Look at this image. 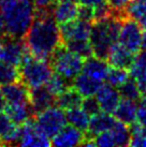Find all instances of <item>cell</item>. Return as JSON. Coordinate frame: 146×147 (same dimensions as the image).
Wrapping results in <instances>:
<instances>
[{
    "label": "cell",
    "mask_w": 146,
    "mask_h": 147,
    "mask_svg": "<svg viewBox=\"0 0 146 147\" xmlns=\"http://www.w3.org/2000/svg\"><path fill=\"white\" fill-rule=\"evenodd\" d=\"M95 96L98 101V104L100 106V110L110 114H113V112L122 99L118 88L110 85L107 83L102 84Z\"/></svg>",
    "instance_id": "8fae6325"
},
{
    "label": "cell",
    "mask_w": 146,
    "mask_h": 147,
    "mask_svg": "<svg viewBox=\"0 0 146 147\" xmlns=\"http://www.w3.org/2000/svg\"><path fill=\"white\" fill-rule=\"evenodd\" d=\"M16 81H20L18 68L0 60V85L3 86Z\"/></svg>",
    "instance_id": "4dcf8cb0"
},
{
    "label": "cell",
    "mask_w": 146,
    "mask_h": 147,
    "mask_svg": "<svg viewBox=\"0 0 146 147\" xmlns=\"http://www.w3.org/2000/svg\"><path fill=\"white\" fill-rule=\"evenodd\" d=\"M34 12L30 0H0V40L24 39Z\"/></svg>",
    "instance_id": "7a4b0ae2"
},
{
    "label": "cell",
    "mask_w": 146,
    "mask_h": 147,
    "mask_svg": "<svg viewBox=\"0 0 146 147\" xmlns=\"http://www.w3.org/2000/svg\"><path fill=\"white\" fill-rule=\"evenodd\" d=\"M131 76L137 82L142 98H146V49H142L135 56L131 69Z\"/></svg>",
    "instance_id": "d6986e66"
},
{
    "label": "cell",
    "mask_w": 146,
    "mask_h": 147,
    "mask_svg": "<svg viewBox=\"0 0 146 147\" xmlns=\"http://www.w3.org/2000/svg\"><path fill=\"white\" fill-rule=\"evenodd\" d=\"M78 5L76 1L57 0L52 7V13L58 25L65 24L77 17Z\"/></svg>",
    "instance_id": "2e32d148"
},
{
    "label": "cell",
    "mask_w": 146,
    "mask_h": 147,
    "mask_svg": "<svg viewBox=\"0 0 146 147\" xmlns=\"http://www.w3.org/2000/svg\"><path fill=\"white\" fill-rule=\"evenodd\" d=\"M144 30L141 25L129 17H124L118 33L117 42L131 53L138 55L143 49Z\"/></svg>",
    "instance_id": "52a82bcc"
},
{
    "label": "cell",
    "mask_w": 146,
    "mask_h": 147,
    "mask_svg": "<svg viewBox=\"0 0 146 147\" xmlns=\"http://www.w3.org/2000/svg\"><path fill=\"white\" fill-rule=\"evenodd\" d=\"M129 78L130 74L128 70L119 69V68H115V67H110L104 81L107 84H110V85L118 88L122 84L126 82Z\"/></svg>",
    "instance_id": "f1b7e54d"
},
{
    "label": "cell",
    "mask_w": 146,
    "mask_h": 147,
    "mask_svg": "<svg viewBox=\"0 0 146 147\" xmlns=\"http://www.w3.org/2000/svg\"><path fill=\"white\" fill-rule=\"evenodd\" d=\"M5 105H7V102H5L3 94H2L1 90H0V112H1V111H4V107H5Z\"/></svg>",
    "instance_id": "74e56055"
},
{
    "label": "cell",
    "mask_w": 146,
    "mask_h": 147,
    "mask_svg": "<svg viewBox=\"0 0 146 147\" xmlns=\"http://www.w3.org/2000/svg\"><path fill=\"white\" fill-rule=\"evenodd\" d=\"M52 7L36 8L32 23L24 37L29 53L36 58L47 60L62 43L59 25L53 16Z\"/></svg>",
    "instance_id": "6da1fadb"
},
{
    "label": "cell",
    "mask_w": 146,
    "mask_h": 147,
    "mask_svg": "<svg viewBox=\"0 0 146 147\" xmlns=\"http://www.w3.org/2000/svg\"><path fill=\"white\" fill-rule=\"evenodd\" d=\"M4 112L16 126H20L26 121L32 119L36 115L30 105V102L20 104H7L4 107Z\"/></svg>",
    "instance_id": "44dd1931"
},
{
    "label": "cell",
    "mask_w": 146,
    "mask_h": 147,
    "mask_svg": "<svg viewBox=\"0 0 146 147\" xmlns=\"http://www.w3.org/2000/svg\"><path fill=\"white\" fill-rule=\"evenodd\" d=\"M49 60L55 73L71 82L82 72L84 62V59L81 56L72 53L62 43L54 51Z\"/></svg>",
    "instance_id": "5b68a950"
},
{
    "label": "cell",
    "mask_w": 146,
    "mask_h": 147,
    "mask_svg": "<svg viewBox=\"0 0 146 147\" xmlns=\"http://www.w3.org/2000/svg\"><path fill=\"white\" fill-rule=\"evenodd\" d=\"M116 121H117V119L115 118L114 116H112V114L100 111L97 114L90 116L88 128L86 130L87 134L86 133L85 134L87 136H89V138H93L95 135L113 128V126L115 125Z\"/></svg>",
    "instance_id": "e0dca14e"
},
{
    "label": "cell",
    "mask_w": 146,
    "mask_h": 147,
    "mask_svg": "<svg viewBox=\"0 0 146 147\" xmlns=\"http://www.w3.org/2000/svg\"><path fill=\"white\" fill-rule=\"evenodd\" d=\"M81 107L85 111L89 116L97 114L100 112V106L98 104V101L95 96H90V97H84L82 99Z\"/></svg>",
    "instance_id": "d6a6232c"
},
{
    "label": "cell",
    "mask_w": 146,
    "mask_h": 147,
    "mask_svg": "<svg viewBox=\"0 0 146 147\" xmlns=\"http://www.w3.org/2000/svg\"><path fill=\"white\" fill-rule=\"evenodd\" d=\"M131 132V146L146 147V127L140 125L139 123H133L130 128Z\"/></svg>",
    "instance_id": "1f68e13d"
},
{
    "label": "cell",
    "mask_w": 146,
    "mask_h": 147,
    "mask_svg": "<svg viewBox=\"0 0 146 147\" xmlns=\"http://www.w3.org/2000/svg\"><path fill=\"white\" fill-rule=\"evenodd\" d=\"M102 84H103L102 81L96 80V78L81 72L73 80L72 87L84 98V97L95 96Z\"/></svg>",
    "instance_id": "ffe728a7"
},
{
    "label": "cell",
    "mask_w": 146,
    "mask_h": 147,
    "mask_svg": "<svg viewBox=\"0 0 146 147\" xmlns=\"http://www.w3.org/2000/svg\"><path fill=\"white\" fill-rule=\"evenodd\" d=\"M118 91L122 99H129L133 101H139L142 99V94L139 89L138 84L132 78H129L124 84L119 86Z\"/></svg>",
    "instance_id": "83f0119b"
},
{
    "label": "cell",
    "mask_w": 146,
    "mask_h": 147,
    "mask_svg": "<svg viewBox=\"0 0 146 147\" xmlns=\"http://www.w3.org/2000/svg\"><path fill=\"white\" fill-rule=\"evenodd\" d=\"M77 18L93 23V18H95L93 8L87 7V5H82L81 4V7H78V11H77Z\"/></svg>",
    "instance_id": "e575fe53"
},
{
    "label": "cell",
    "mask_w": 146,
    "mask_h": 147,
    "mask_svg": "<svg viewBox=\"0 0 146 147\" xmlns=\"http://www.w3.org/2000/svg\"><path fill=\"white\" fill-rule=\"evenodd\" d=\"M137 123L146 127V98L140 100V104L137 109Z\"/></svg>",
    "instance_id": "d590c367"
},
{
    "label": "cell",
    "mask_w": 146,
    "mask_h": 147,
    "mask_svg": "<svg viewBox=\"0 0 146 147\" xmlns=\"http://www.w3.org/2000/svg\"><path fill=\"white\" fill-rule=\"evenodd\" d=\"M30 1H32V2H33V1H34V0H30Z\"/></svg>",
    "instance_id": "60d3db41"
},
{
    "label": "cell",
    "mask_w": 146,
    "mask_h": 147,
    "mask_svg": "<svg viewBox=\"0 0 146 147\" xmlns=\"http://www.w3.org/2000/svg\"><path fill=\"white\" fill-rule=\"evenodd\" d=\"M131 0H106V3L109 4L111 10L115 15L125 17V10L128 7Z\"/></svg>",
    "instance_id": "836d02e7"
},
{
    "label": "cell",
    "mask_w": 146,
    "mask_h": 147,
    "mask_svg": "<svg viewBox=\"0 0 146 147\" xmlns=\"http://www.w3.org/2000/svg\"><path fill=\"white\" fill-rule=\"evenodd\" d=\"M91 23L80 18L59 25L61 41L62 43L69 41H80V40H89Z\"/></svg>",
    "instance_id": "ba28073f"
},
{
    "label": "cell",
    "mask_w": 146,
    "mask_h": 147,
    "mask_svg": "<svg viewBox=\"0 0 146 147\" xmlns=\"http://www.w3.org/2000/svg\"><path fill=\"white\" fill-rule=\"evenodd\" d=\"M85 133L71 125H66L51 141V145L58 147H70L82 145Z\"/></svg>",
    "instance_id": "7c38bea8"
},
{
    "label": "cell",
    "mask_w": 146,
    "mask_h": 147,
    "mask_svg": "<svg viewBox=\"0 0 146 147\" xmlns=\"http://www.w3.org/2000/svg\"><path fill=\"white\" fill-rule=\"evenodd\" d=\"M2 41L1 60L18 68L23 57L27 53L24 39H4Z\"/></svg>",
    "instance_id": "30bf717a"
},
{
    "label": "cell",
    "mask_w": 146,
    "mask_h": 147,
    "mask_svg": "<svg viewBox=\"0 0 146 147\" xmlns=\"http://www.w3.org/2000/svg\"><path fill=\"white\" fill-rule=\"evenodd\" d=\"M125 15L146 29V0H131L125 10Z\"/></svg>",
    "instance_id": "d4e9b609"
},
{
    "label": "cell",
    "mask_w": 146,
    "mask_h": 147,
    "mask_svg": "<svg viewBox=\"0 0 146 147\" xmlns=\"http://www.w3.org/2000/svg\"><path fill=\"white\" fill-rule=\"evenodd\" d=\"M0 140L2 145H16L18 140V126L2 111L0 112Z\"/></svg>",
    "instance_id": "7402d4cb"
},
{
    "label": "cell",
    "mask_w": 146,
    "mask_h": 147,
    "mask_svg": "<svg viewBox=\"0 0 146 147\" xmlns=\"http://www.w3.org/2000/svg\"><path fill=\"white\" fill-rule=\"evenodd\" d=\"M65 1H77V0H65Z\"/></svg>",
    "instance_id": "ab89813d"
},
{
    "label": "cell",
    "mask_w": 146,
    "mask_h": 147,
    "mask_svg": "<svg viewBox=\"0 0 146 147\" xmlns=\"http://www.w3.org/2000/svg\"><path fill=\"white\" fill-rule=\"evenodd\" d=\"M122 18L124 17L112 14L106 18L91 23L89 43L93 56L106 60L110 49L118 40Z\"/></svg>",
    "instance_id": "3957f363"
},
{
    "label": "cell",
    "mask_w": 146,
    "mask_h": 147,
    "mask_svg": "<svg viewBox=\"0 0 146 147\" xmlns=\"http://www.w3.org/2000/svg\"><path fill=\"white\" fill-rule=\"evenodd\" d=\"M45 86L54 96L57 97L58 94L64 92L65 90H67L70 87H72V82L65 78L64 76L59 75V74L53 73L52 76L49 78V80L47 81V83L45 84Z\"/></svg>",
    "instance_id": "4316f807"
},
{
    "label": "cell",
    "mask_w": 146,
    "mask_h": 147,
    "mask_svg": "<svg viewBox=\"0 0 146 147\" xmlns=\"http://www.w3.org/2000/svg\"><path fill=\"white\" fill-rule=\"evenodd\" d=\"M29 102L34 114H38L41 111L55 105L56 96H54L45 85L39 86L29 89Z\"/></svg>",
    "instance_id": "5bb4252c"
},
{
    "label": "cell",
    "mask_w": 146,
    "mask_h": 147,
    "mask_svg": "<svg viewBox=\"0 0 146 147\" xmlns=\"http://www.w3.org/2000/svg\"><path fill=\"white\" fill-rule=\"evenodd\" d=\"M7 104H20L29 102V88L20 81L10 83L1 87Z\"/></svg>",
    "instance_id": "9a60e30c"
},
{
    "label": "cell",
    "mask_w": 146,
    "mask_h": 147,
    "mask_svg": "<svg viewBox=\"0 0 146 147\" xmlns=\"http://www.w3.org/2000/svg\"><path fill=\"white\" fill-rule=\"evenodd\" d=\"M20 146H49L51 140L42 134L34 125L33 118L18 126V140Z\"/></svg>",
    "instance_id": "9c48e42d"
},
{
    "label": "cell",
    "mask_w": 146,
    "mask_h": 147,
    "mask_svg": "<svg viewBox=\"0 0 146 147\" xmlns=\"http://www.w3.org/2000/svg\"><path fill=\"white\" fill-rule=\"evenodd\" d=\"M82 97L81 94L77 92L73 87H70L60 94H58L56 97V103L55 105L62 109L64 111L75 107V106H81L82 103Z\"/></svg>",
    "instance_id": "484cf974"
},
{
    "label": "cell",
    "mask_w": 146,
    "mask_h": 147,
    "mask_svg": "<svg viewBox=\"0 0 146 147\" xmlns=\"http://www.w3.org/2000/svg\"><path fill=\"white\" fill-rule=\"evenodd\" d=\"M33 121L38 130L49 140L53 139L67 125L65 111L57 105H53L39 112L33 117Z\"/></svg>",
    "instance_id": "8992f818"
},
{
    "label": "cell",
    "mask_w": 146,
    "mask_h": 147,
    "mask_svg": "<svg viewBox=\"0 0 146 147\" xmlns=\"http://www.w3.org/2000/svg\"><path fill=\"white\" fill-rule=\"evenodd\" d=\"M77 1L82 5H87V7H91V8H95L99 4L106 2V0H77Z\"/></svg>",
    "instance_id": "8d00e7d4"
},
{
    "label": "cell",
    "mask_w": 146,
    "mask_h": 147,
    "mask_svg": "<svg viewBox=\"0 0 146 147\" xmlns=\"http://www.w3.org/2000/svg\"><path fill=\"white\" fill-rule=\"evenodd\" d=\"M110 65L106 62L105 59H101L96 56H89L84 59L82 72L89 75L91 78L104 82L106 73L109 71Z\"/></svg>",
    "instance_id": "ac0fdd59"
},
{
    "label": "cell",
    "mask_w": 146,
    "mask_h": 147,
    "mask_svg": "<svg viewBox=\"0 0 146 147\" xmlns=\"http://www.w3.org/2000/svg\"><path fill=\"white\" fill-rule=\"evenodd\" d=\"M137 109H138L137 101L122 98L113 112L114 117L128 126L132 125L137 120Z\"/></svg>",
    "instance_id": "603a6c76"
},
{
    "label": "cell",
    "mask_w": 146,
    "mask_h": 147,
    "mask_svg": "<svg viewBox=\"0 0 146 147\" xmlns=\"http://www.w3.org/2000/svg\"><path fill=\"white\" fill-rule=\"evenodd\" d=\"M53 73L49 60L34 57L28 51L18 65L20 81L29 89L45 85Z\"/></svg>",
    "instance_id": "277c9868"
},
{
    "label": "cell",
    "mask_w": 146,
    "mask_h": 147,
    "mask_svg": "<svg viewBox=\"0 0 146 147\" xmlns=\"http://www.w3.org/2000/svg\"><path fill=\"white\" fill-rule=\"evenodd\" d=\"M134 59H135V54L131 53L130 51L120 45L118 42H116L112 46V49H110L109 55L106 57L107 63L111 67L125 69L128 71H130L131 69Z\"/></svg>",
    "instance_id": "4fadbf2b"
},
{
    "label": "cell",
    "mask_w": 146,
    "mask_h": 147,
    "mask_svg": "<svg viewBox=\"0 0 146 147\" xmlns=\"http://www.w3.org/2000/svg\"><path fill=\"white\" fill-rule=\"evenodd\" d=\"M65 114L67 123L69 125L80 129L83 132H86L87 128H88L90 116L81 106H75L72 109H69V110H66Z\"/></svg>",
    "instance_id": "cb8c5ba5"
},
{
    "label": "cell",
    "mask_w": 146,
    "mask_h": 147,
    "mask_svg": "<svg viewBox=\"0 0 146 147\" xmlns=\"http://www.w3.org/2000/svg\"><path fill=\"white\" fill-rule=\"evenodd\" d=\"M67 49L72 53L81 56L83 59H86L89 56H93V49L90 46L89 40H80V41H69L62 43Z\"/></svg>",
    "instance_id": "f546056e"
},
{
    "label": "cell",
    "mask_w": 146,
    "mask_h": 147,
    "mask_svg": "<svg viewBox=\"0 0 146 147\" xmlns=\"http://www.w3.org/2000/svg\"><path fill=\"white\" fill-rule=\"evenodd\" d=\"M1 54H2V41L0 40V60H1Z\"/></svg>",
    "instance_id": "f35d334b"
}]
</instances>
